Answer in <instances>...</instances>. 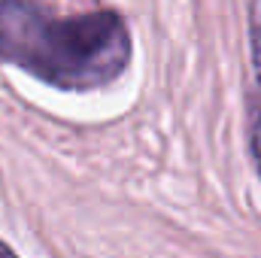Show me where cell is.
<instances>
[{
    "mask_svg": "<svg viewBox=\"0 0 261 258\" xmlns=\"http://www.w3.org/2000/svg\"><path fill=\"white\" fill-rule=\"evenodd\" d=\"M0 55L52 85L94 88L125 70L130 40L116 12L52 15L40 6L3 3Z\"/></svg>",
    "mask_w": 261,
    "mask_h": 258,
    "instance_id": "cell-1",
    "label": "cell"
},
{
    "mask_svg": "<svg viewBox=\"0 0 261 258\" xmlns=\"http://www.w3.org/2000/svg\"><path fill=\"white\" fill-rule=\"evenodd\" d=\"M252 58L261 76V3H252Z\"/></svg>",
    "mask_w": 261,
    "mask_h": 258,
    "instance_id": "cell-2",
    "label": "cell"
},
{
    "mask_svg": "<svg viewBox=\"0 0 261 258\" xmlns=\"http://www.w3.org/2000/svg\"><path fill=\"white\" fill-rule=\"evenodd\" d=\"M252 143H255V158L261 164V113H258V122H255V131H252Z\"/></svg>",
    "mask_w": 261,
    "mask_h": 258,
    "instance_id": "cell-3",
    "label": "cell"
},
{
    "mask_svg": "<svg viewBox=\"0 0 261 258\" xmlns=\"http://www.w3.org/2000/svg\"><path fill=\"white\" fill-rule=\"evenodd\" d=\"M0 258H15V255H12V252H9V249H6V246L0 243Z\"/></svg>",
    "mask_w": 261,
    "mask_h": 258,
    "instance_id": "cell-4",
    "label": "cell"
}]
</instances>
